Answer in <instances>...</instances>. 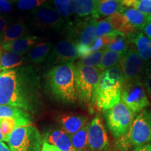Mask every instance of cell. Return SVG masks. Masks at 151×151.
<instances>
[{
	"label": "cell",
	"mask_w": 151,
	"mask_h": 151,
	"mask_svg": "<svg viewBox=\"0 0 151 151\" xmlns=\"http://www.w3.org/2000/svg\"><path fill=\"white\" fill-rule=\"evenodd\" d=\"M40 76L28 65L0 73V105L34 112L37 107Z\"/></svg>",
	"instance_id": "6da1fadb"
},
{
	"label": "cell",
	"mask_w": 151,
	"mask_h": 151,
	"mask_svg": "<svg viewBox=\"0 0 151 151\" xmlns=\"http://www.w3.org/2000/svg\"><path fill=\"white\" fill-rule=\"evenodd\" d=\"M47 89L56 99L73 104L77 99L73 62L52 67L45 73Z\"/></svg>",
	"instance_id": "7a4b0ae2"
},
{
	"label": "cell",
	"mask_w": 151,
	"mask_h": 151,
	"mask_svg": "<svg viewBox=\"0 0 151 151\" xmlns=\"http://www.w3.org/2000/svg\"><path fill=\"white\" fill-rule=\"evenodd\" d=\"M124 83L123 73L119 64L102 71L95 98V106L99 110L111 109L120 102Z\"/></svg>",
	"instance_id": "3957f363"
},
{
	"label": "cell",
	"mask_w": 151,
	"mask_h": 151,
	"mask_svg": "<svg viewBox=\"0 0 151 151\" xmlns=\"http://www.w3.org/2000/svg\"><path fill=\"white\" fill-rule=\"evenodd\" d=\"M102 71L97 67H87L75 64V86L77 99L90 111L95 106L96 92Z\"/></svg>",
	"instance_id": "277c9868"
},
{
	"label": "cell",
	"mask_w": 151,
	"mask_h": 151,
	"mask_svg": "<svg viewBox=\"0 0 151 151\" xmlns=\"http://www.w3.org/2000/svg\"><path fill=\"white\" fill-rule=\"evenodd\" d=\"M151 142V114L143 110L134 120L129 132L119 138L116 146L122 151Z\"/></svg>",
	"instance_id": "5b68a950"
},
{
	"label": "cell",
	"mask_w": 151,
	"mask_h": 151,
	"mask_svg": "<svg viewBox=\"0 0 151 151\" xmlns=\"http://www.w3.org/2000/svg\"><path fill=\"white\" fill-rule=\"evenodd\" d=\"M103 111L107 127L113 137L119 139L127 134L134 120V113L122 101Z\"/></svg>",
	"instance_id": "8992f818"
},
{
	"label": "cell",
	"mask_w": 151,
	"mask_h": 151,
	"mask_svg": "<svg viewBox=\"0 0 151 151\" xmlns=\"http://www.w3.org/2000/svg\"><path fill=\"white\" fill-rule=\"evenodd\" d=\"M6 142L12 151H41L42 141L38 129L29 124L15 129Z\"/></svg>",
	"instance_id": "52a82bcc"
},
{
	"label": "cell",
	"mask_w": 151,
	"mask_h": 151,
	"mask_svg": "<svg viewBox=\"0 0 151 151\" xmlns=\"http://www.w3.org/2000/svg\"><path fill=\"white\" fill-rule=\"evenodd\" d=\"M120 101L134 113L144 110L150 102L142 79L125 81L122 88Z\"/></svg>",
	"instance_id": "ba28073f"
},
{
	"label": "cell",
	"mask_w": 151,
	"mask_h": 151,
	"mask_svg": "<svg viewBox=\"0 0 151 151\" xmlns=\"http://www.w3.org/2000/svg\"><path fill=\"white\" fill-rule=\"evenodd\" d=\"M29 20L33 27L44 30H59L65 23L56 9L47 3L30 11Z\"/></svg>",
	"instance_id": "9c48e42d"
},
{
	"label": "cell",
	"mask_w": 151,
	"mask_h": 151,
	"mask_svg": "<svg viewBox=\"0 0 151 151\" xmlns=\"http://www.w3.org/2000/svg\"><path fill=\"white\" fill-rule=\"evenodd\" d=\"M148 64L143 61L134 46L131 45L119 62L125 81L142 79Z\"/></svg>",
	"instance_id": "30bf717a"
},
{
	"label": "cell",
	"mask_w": 151,
	"mask_h": 151,
	"mask_svg": "<svg viewBox=\"0 0 151 151\" xmlns=\"http://www.w3.org/2000/svg\"><path fill=\"white\" fill-rule=\"evenodd\" d=\"M78 58L76 50V42L72 39L67 38L58 42L44 62V67L62 65L74 62Z\"/></svg>",
	"instance_id": "8fae6325"
},
{
	"label": "cell",
	"mask_w": 151,
	"mask_h": 151,
	"mask_svg": "<svg viewBox=\"0 0 151 151\" xmlns=\"http://www.w3.org/2000/svg\"><path fill=\"white\" fill-rule=\"evenodd\" d=\"M109 140L102 120L97 116L90 122L88 147L91 151H105L109 148Z\"/></svg>",
	"instance_id": "7c38bea8"
},
{
	"label": "cell",
	"mask_w": 151,
	"mask_h": 151,
	"mask_svg": "<svg viewBox=\"0 0 151 151\" xmlns=\"http://www.w3.org/2000/svg\"><path fill=\"white\" fill-rule=\"evenodd\" d=\"M45 142L55 146L60 151H76L71 142V136L62 128L49 130L45 136Z\"/></svg>",
	"instance_id": "4fadbf2b"
},
{
	"label": "cell",
	"mask_w": 151,
	"mask_h": 151,
	"mask_svg": "<svg viewBox=\"0 0 151 151\" xmlns=\"http://www.w3.org/2000/svg\"><path fill=\"white\" fill-rule=\"evenodd\" d=\"M62 129L72 136L88 122V117L80 114H63L58 118Z\"/></svg>",
	"instance_id": "5bb4252c"
},
{
	"label": "cell",
	"mask_w": 151,
	"mask_h": 151,
	"mask_svg": "<svg viewBox=\"0 0 151 151\" xmlns=\"http://www.w3.org/2000/svg\"><path fill=\"white\" fill-rule=\"evenodd\" d=\"M41 39V38L37 36L27 35L20 38L13 42L2 45L1 47L5 51L24 55L38 44Z\"/></svg>",
	"instance_id": "9a60e30c"
},
{
	"label": "cell",
	"mask_w": 151,
	"mask_h": 151,
	"mask_svg": "<svg viewBox=\"0 0 151 151\" xmlns=\"http://www.w3.org/2000/svg\"><path fill=\"white\" fill-rule=\"evenodd\" d=\"M130 43L137 50L139 55L147 64L151 60V39L143 32H136L129 37Z\"/></svg>",
	"instance_id": "2e32d148"
},
{
	"label": "cell",
	"mask_w": 151,
	"mask_h": 151,
	"mask_svg": "<svg viewBox=\"0 0 151 151\" xmlns=\"http://www.w3.org/2000/svg\"><path fill=\"white\" fill-rule=\"evenodd\" d=\"M122 0H99L95 4L92 14V18L98 19L104 16H111L120 12L123 8Z\"/></svg>",
	"instance_id": "e0dca14e"
},
{
	"label": "cell",
	"mask_w": 151,
	"mask_h": 151,
	"mask_svg": "<svg viewBox=\"0 0 151 151\" xmlns=\"http://www.w3.org/2000/svg\"><path fill=\"white\" fill-rule=\"evenodd\" d=\"M52 49V43L50 41L39 43L26 55V62L33 65H39L45 62Z\"/></svg>",
	"instance_id": "ac0fdd59"
},
{
	"label": "cell",
	"mask_w": 151,
	"mask_h": 151,
	"mask_svg": "<svg viewBox=\"0 0 151 151\" xmlns=\"http://www.w3.org/2000/svg\"><path fill=\"white\" fill-rule=\"evenodd\" d=\"M29 35V31L21 19L12 22L11 25L7 28L0 41V45L6 44L20 39V38Z\"/></svg>",
	"instance_id": "d6986e66"
},
{
	"label": "cell",
	"mask_w": 151,
	"mask_h": 151,
	"mask_svg": "<svg viewBox=\"0 0 151 151\" xmlns=\"http://www.w3.org/2000/svg\"><path fill=\"white\" fill-rule=\"evenodd\" d=\"M107 19L113 29L122 33L128 38L137 32V29L128 21L126 17L121 13L118 12L108 17Z\"/></svg>",
	"instance_id": "ffe728a7"
},
{
	"label": "cell",
	"mask_w": 151,
	"mask_h": 151,
	"mask_svg": "<svg viewBox=\"0 0 151 151\" xmlns=\"http://www.w3.org/2000/svg\"><path fill=\"white\" fill-rule=\"evenodd\" d=\"M120 13L123 14L128 21L138 30H143L145 25L151 20V18L134 7L123 6Z\"/></svg>",
	"instance_id": "44dd1931"
},
{
	"label": "cell",
	"mask_w": 151,
	"mask_h": 151,
	"mask_svg": "<svg viewBox=\"0 0 151 151\" xmlns=\"http://www.w3.org/2000/svg\"><path fill=\"white\" fill-rule=\"evenodd\" d=\"M109 35L111 37V41L106 47V49L119 52L122 55L125 53L130 45L129 38L116 29L109 34Z\"/></svg>",
	"instance_id": "7402d4cb"
},
{
	"label": "cell",
	"mask_w": 151,
	"mask_h": 151,
	"mask_svg": "<svg viewBox=\"0 0 151 151\" xmlns=\"http://www.w3.org/2000/svg\"><path fill=\"white\" fill-rule=\"evenodd\" d=\"M24 62L26 59L24 55L4 50L0 55V66L3 71L20 67Z\"/></svg>",
	"instance_id": "603a6c76"
},
{
	"label": "cell",
	"mask_w": 151,
	"mask_h": 151,
	"mask_svg": "<svg viewBox=\"0 0 151 151\" xmlns=\"http://www.w3.org/2000/svg\"><path fill=\"white\" fill-rule=\"evenodd\" d=\"M95 4L93 0H71V6L73 14L81 18L92 15Z\"/></svg>",
	"instance_id": "cb8c5ba5"
},
{
	"label": "cell",
	"mask_w": 151,
	"mask_h": 151,
	"mask_svg": "<svg viewBox=\"0 0 151 151\" xmlns=\"http://www.w3.org/2000/svg\"><path fill=\"white\" fill-rule=\"evenodd\" d=\"M29 124H31V120H18V119L11 118L0 119V126H1V132L4 137L5 141H7L9 136L17 127L29 125Z\"/></svg>",
	"instance_id": "d4e9b609"
},
{
	"label": "cell",
	"mask_w": 151,
	"mask_h": 151,
	"mask_svg": "<svg viewBox=\"0 0 151 151\" xmlns=\"http://www.w3.org/2000/svg\"><path fill=\"white\" fill-rule=\"evenodd\" d=\"M15 118L18 120H31L30 116L25 111L9 105H0V119Z\"/></svg>",
	"instance_id": "484cf974"
},
{
	"label": "cell",
	"mask_w": 151,
	"mask_h": 151,
	"mask_svg": "<svg viewBox=\"0 0 151 151\" xmlns=\"http://www.w3.org/2000/svg\"><path fill=\"white\" fill-rule=\"evenodd\" d=\"M90 122H88L78 132L71 136V142L76 151H85L88 147V135Z\"/></svg>",
	"instance_id": "4316f807"
},
{
	"label": "cell",
	"mask_w": 151,
	"mask_h": 151,
	"mask_svg": "<svg viewBox=\"0 0 151 151\" xmlns=\"http://www.w3.org/2000/svg\"><path fill=\"white\" fill-rule=\"evenodd\" d=\"M122 56L123 55L119 53V52L105 48L101 61L97 67L103 71L106 69L114 67V66L118 65Z\"/></svg>",
	"instance_id": "83f0119b"
},
{
	"label": "cell",
	"mask_w": 151,
	"mask_h": 151,
	"mask_svg": "<svg viewBox=\"0 0 151 151\" xmlns=\"http://www.w3.org/2000/svg\"><path fill=\"white\" fill-rule=\"evenodd\" d=\"M104 50L105 49H102L92 52L84 58H81V60H78L76 64L82 66H87V67H97L102 59Z\"/></svg>",
	"instance_id": "f1b7e54d"
},
{
	"label": "cell",
	"mask_w": 151,
	"mask_h": 151,
	"mask_svg": "<svg viewBox=\"0 0 151 151\" xmlns=\"http://www.w3.org/2000/svg\"><path fill=\"white\" fill-rule=\"evenodd\" d=\"M55 9L62 18L69 20L73 14L71 6V0H53Z\"/></svg>",
	"instance_id": "f546056e"
},
{
	"label": "cell",
	"mask_w": 151,
	"mask_h": 151,
	"mask_svg": "<svg viewBox=\"0 0 151 151\" xmlns=\"http://www.w3.org/2000/svg\"><path fill=\"white\" fill-rule=\"evenodd\" d=\"M47 0H16L18 8L21 11L32 10L46 4Z\"/></svg>",
	"instance_id": "4dcf8cb0"
},
{
	"label": "cell",
	"mask_w": 151,
	"mask_h": 151,
	"mask_svg": "<svg viewBox=\"0 0 151 151\" xmlns=\"http://www.w3.org/2000/svg\"><path fill=\"white\" fill-rule=\"evenodd\" d=\"M113 30L115 29H113L112 25L109 22L108 19L106 18L100 20L97 22V28H96V38L109 35L112 32Z\"/></svg>",
	"instance_id": "1f68e13d"
},
{
	"label": "cell",
	"mask_w": 151,
	"mask_h": 151,
	"mask_svg": "<svg viewBox=\"0 0 151 151\" xmlns=\"http://www.w3.org/2000/svg\"><path fill=\"white\" fill-rule=\"evenodd\" d=\"M133 7L151 18V0H139Z\"/></svg>",
	"instance_id": "d6a6232c"
},
{
	"label": "cell",
	"mask_w": 151,
	"mask_h": 151,
	"mask_svg": "<svg viewBox=\"0 0 151 151\" xmlns=\"http://www.w3.org/2000/svg\"><path fill=\"white\" fill-rule=\"evenodd\" d=\"M143 83L146 88L147 94L151 98V63H149L147 66L146 71L142 78Z\"/></svg>",
	"instance_id": "836d02e7"
},
{
	"label": "cell",
	"mask_w": 151,
	"mask_h": 151,
	"mask_svg": "<svg viewBox=\"0 0 151 151\" xmlns=\"http://www.w3.org/2000/svg\"><path fill=\"white\" fill-rule=\"evenodd\" d=\"M13 22V18L11 17L0 16V41H1V37L5 32L11 24Z\"/></svg>",
	"instance_id": "e575fe53"
},
{
	"label": "cell",
	"mask_w": 151,
	"mask_h": 151,
	"mask_svg": "<svg viewBox=\"0 0 151 151\" xmlns=\"http://www.w3.org/2000/svg\"><path fill=\"white\" fill-rule=\"evenodd\" d=\"M13 9L12 3L6 0H0V16L1 14H8Z\"/></svg>",
	"instance_id": "d590c367"
},
{
	"label": "cell",
	"mask_w": 151,
	"mask_h": 151,
	"mask_svg": "<svg viewBox=\"0 0 151 151\" xmlns=\"http://www.w3.org/2000/svg\"><path fill=\"white\" fill-rule=\"evenodd\" d=\"M41 151H60L59 149L57 148L55 146L49 144L46 142H43Z\"/></svg>",
	"instance_id": "8d00e7d4"
},
{
	"label": "cell",
	"mask_w": 151,
	"mask_h": 151,
	"mask_svg": "<svg viewBox=\"0 0 151 151\" xmlns=\"http://www.w3.org/2000/svg\"><path fill=\"white\" fill-rule=\"evenodd\" d=\"M133 151H151V142L136 147Z\"/></svg>",
	"instance_id": "74e56055"
},
{
	"label": "cell",
	"mask_w": 151,
	"mask_h": 151,
	"mask_svg": "<svg viewBox=\"0 0 151 151\" xmlns=\"http://www.w3.org/2000/svg\"><path fill=\"white\" fill-rule=\"evenodd\" d=\"M143 32L144 35H146L147 37L151 39V20L145 25V27L143 29Z\"/></svg>",
	"instance_id": "f35d334b"
},
{
	"label": "cell",
	"mask_w": 151,
	"mask_h": 151,
	"mask_svg": "<svg viewBox=\"0 0 151 151\" xmlns=\"http://www.w3.org/2000/svg\"><path fill=\"white\" fill-rule=\"evenodd\" d=\"M138 1H139V0H122L123 6H125L126 7H133Z\"/></svg>",
	"instance_id": "ab89813d"
},
{
	"label": "cell",
	"mask_w": 151,
	"mask_h": 151,
	"mask_svg": "<svg viewBox=\"0 0 151 151\" xmlns=\"http://www.w3.org/2000/svg\"><path fill=\"white\" fill-rule=\"evenodd\" d=\"M0 151H12L9 146L2 141H0Z\"/></svg>",
	"instance_id": "60d3db41"
},
{
	"label": "cell",
	"mask_w": 151,
	"mask_h": 151,
	"mask_svg": "<svg viewBox=\"0 0 151 151\" xmlns=\"http://www.w3.org/2000/svg\"><path fill=\"white\" fill-rule=\"evenodd\" d=\"M0 141H5V140H4V137L2 132H1V126H0Z\"/></svg>",
	"instance_id": "b9f144b4"
},
{
	"label": "cell",
	"mask_w": 151,
	"mask_h": 151,
	"mask_svg": "<svg viewBox=\"0 0 151 151\" xmlns=\"http://www.w3.org/2000/svg\"><path fill=\"white\" fill-rule=\"evenodd\" d=\"M6 1H10V2H16V0H6Z\"/></svg>",
	"instance_id": "7bdbcfd3"
},
{
	"label": "cell",
	"mask_w": 151,
	"mask_h": 151,
	"mask_svg": "<svg viewBox=\"0 0 151 151\" xmlns=\"http://www.w3.org/2000/svg\"><path fill=\"white\" fill-rule=\"evenodd\" d=\"M93 1H94V2H95V4H97V3L98 2V1H99V0H93Z\"/></svg>",
	"instance_id": "ee69618b"
},
{
	"label": "cell",
	"mask_w": 151,
	"mask_h": 151,
	"mask_svg": "<svg viewBox=\"0 0 151 151\" xmlns=\"http://www.w3.org/2000/svg\"><path fill=\"white\" fill-rule=\"evenodd\" d=\"M1 71H3V70H2V69H1V66H0V73H1Z\"/></svg>",
	"instance_id": "f6af8a7d"
}]
</instances>
